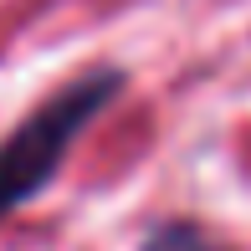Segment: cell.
Wrapping results in <instances>:
<instances>
[{"mask_svg": "<svg viewBox=\"0 0 251 251\" xmlns=\"http://www.w3.org/2000/svg\"><path fill=\"white\" fill-rule=\"evenodd\" d=\"M123 87H128V72L118 62H102L93 72L72 77L67 87H56L41 108H31L0 139V221L51 185L67 154L77 149V139L118 102Z\"/></svg>", "mask_w": 251, "mask_h": 251, "instance_id": "6da1fadb", "label": "cell"}, {"mask_svg": "<svg viewBox=\"0 0 251 251\" xmlns=\"http://www.w3.org/2000/svg\"><path fill=\"white\" fill-rule=\"evenodd\" d=\"M139 251H231V246H226L210 226L190 221V215H169V221H154L149 231H144Z\"/></svg>", "mask_w": 251, "mask_h": 251, "instance_id": "7a4b0ae2", "label": "cell"}]
</instances>
